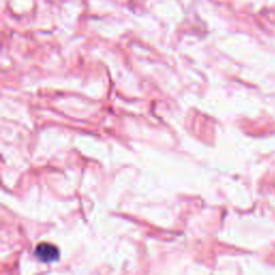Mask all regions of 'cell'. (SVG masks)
Here are the masks:
<instances>
[{"label":"cell","mask_w":275,"mask_h":275,"mask_svg":"<svg viewBox=\"0 0 275 275\" xmlns=\"http://www.w3.org/2000/svg\"><path fill=\"white\" fill-rule=\"evenodd\" d=\"M36 256L43 262H53L60 258V251L54 244L42 242L38 244L36 249Z\"/></svg>","instance_id":"6da1fadb"}]
</instances>
